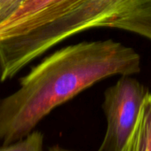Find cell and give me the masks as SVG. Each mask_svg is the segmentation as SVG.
Masks as SVG:
<instances>
[{"label":"cell","mask_w":151,"mask_h":151,"mask_svg":"<svg viewBox=\"0 0 151 151\" xmlns=\"http://www.w3.org/2000/svg\"><path fill=\"white\" fill-rule=\"evenodd\" d=\"M140 71L132 48L109 39L64 47L21 78L20 87L0 101V141L7 145L32 132L55 108L114 75Z\"/></svg>","instance_id":"obj_1"},{"label":"cell","mask_w":151,"mask_h":151,"mask_svg":"<svg viewBox=\"0 0 151 151\" xmlns=\"http://www.w3.org/2000/svg\"><path fill=\"white\" fill-rule=\"evenodd\" d=\"M98 27L124 29L151 40V0H86L31 39L13 66L12 78L60 42Z\"/></svg>","instance_id":"obj_2"},{"label":"cell","mask_w":151,"mask_h":151,"mask_svg":"<svg viewBox=\"0 0 151 151\" xmlns=\"http://www.w3.org/2000/svg\"><path fill=\"white\" fill-rule=\"evenodd\" d=\"M86 0H24L0 24V81L12 79V68L24 47L40 31Z\"/></svg>","instance_id":"obj_3"},{"label":"cell","mask_w":151,"mask_h":151,"mask_svg":"<svg viewBox=\"0 0 151 151\" xmlns=\"http://www.w3.org/2000/svg\"><path fill=\"white\" fill-rule=\"evenodd\" d=\"M148 90L130 76L122 78L104 93L102 108L107 129L98 151H121L131 135Z\"/></svg>","instance_id":"obj_4"},{"label":"cell","mask_w":151,"mask_h":151,"mask_svg":"<svg viewBox=\"0 0 151 151\" xmlns=\"http://www.w3.org/2000/svg\"><path fill=\"white\" fill-rule=\"evenodd\" d=\"M121 151H151V93L146 97L138 121Z\"/></svg>","instance_id":"obj_5"},{"label":"cell","mask_w":151,"mask_h":151,"mask_svg":"<svg viewBox=\"0 0 151 151\" xmlns=\"http://www.w3.org/2000/svg\"><path fill=\"white\" fill-rule=\"evenodd\" d=\"M43 146L44 134L38 131H33L22 139L1 146L0 151H43Z\"/></svg>","instance_id":"obj_6"},{"label":"cell","mask_w":151,"mask_h":151,"mask_svg":"<svg viewBox=\"0 0 151 151\" xmlns=\"http://www.w3.org/2000/svg\"><path fill=\"white\" fill-rule=\"evenodd\" d=\"M24 0H0V24L8 19Z\"/></svg>","instance_id":"obj_7"},{"label":"cell","mask_w":151,"mask_h":151,"mask_svg":"<svg viewBox=\"0 0 151 151\" xmlns=\"http://www.w3.org/2000/svg\"><path fill=\"white\" fill-rule=\"evenodd\" d=\"M49 151H74V150H69V149L61 147H60L59 145H56V146L51 147L49 148Z\"/></svg>","instance_id":"obj_8"}]
</instances>
